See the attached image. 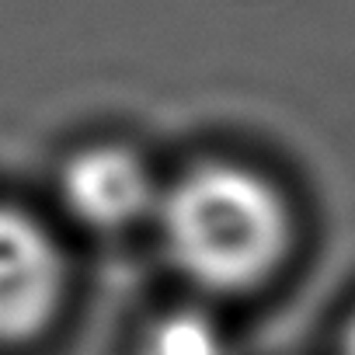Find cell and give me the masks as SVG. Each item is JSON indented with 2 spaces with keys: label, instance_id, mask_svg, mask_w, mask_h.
<instances>
[{
  "label": "cell",
  "instance_id": "1",
  "mask_svg": "<svg viewBox=\"0 0 355 355\" xmlns=\"http://www.w3.org/2000/svg\"><path fill=\"white\" fill-rule=\"evenodd\" d=\"M146 244L167 289L223 310L268 296L300 248V213L286 182L230 146L167 160Z\"/></svg>",
  "mask_w": 355,
  "mask_h": 355
},
{
  "label": "cell",
  "instance_id": "2",
  "mask_svg": "<svg viewBox=\"0 0 355 355\" xmlns=\"http://www.w3.org/2000/svg\"><path fill=\"white\" fill-rule=\"evenodd\" d=\"M164 174L167 160L143 136L129 129H87L49 157L39 199L80 248L146 241Z\"/></svg>",
  "mask_w": 355,
  "mask_h": 355
},
{
  "label": "cell",
  "instance_id": "3",
  "mask_svg": "<svg viewBox=\"0 0 355 355\" xmlns=\"http://www.w3.org/2000/svg\"><path fill=\"white\" fill-rule=\"evenodd\" d=\"M80 300V244L42 199L0 189V355H42Z\"/></svg>",
  "mask_w": 355,
  "mask_h": 355
},
{
  "label": "cell",
  "instance_id": "4",
  "mask_svg": "<svg viewBox=\"0 0 355 355\" xmlns=\"http://www.w3.org/2000/svg\"><path fill=\"white\" fill-rule=\"evenodd\" d=\"M122 355H241L234 313L167 289L129 320Z\"/></svg>",
  "mask_w": 355,
  "mask_h": 355
},
{
  "label": "cell",
  "instance_id": "5",
  "mask_svg": "<svg viewBox=\"0 0 355 355\" xmlns=\"http://www.w3.org/2000/svg\"><path fill=\"white\" fill-rule=\"evenodd\" d=\"M341 355H355V313H352V320L341 331Z\"/></svg>",
  "mask_w": 355,
  "mask_h": 355
}]
</instances>
